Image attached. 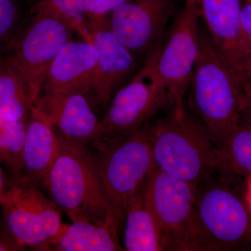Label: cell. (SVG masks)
<instances>
[{
    "label": "cell",
    "mask_w": 251,
    "mask_h": 251,
    "mask_svg": "<svg viewBox=\"0 0 251 251\" xmlns=\"http://www.w3.org/2000/svg\"><path fill=\"white\" fill-rule=\"evenodd\" d=\"M154 166L167 174L197 186L220 173H231L219 144L201 120L173 108L150 123Z\"/></svg>",
    "instance_id": "obj_1"
},
{
    "label": "cell",
    "mask_w": 251,
    "mask_h": 251,
    "mask_svg": "<svg viewBox=\"0 0 251 251\" xmlns=\"http://www.w3.org/2000/svg\"><path fill=\"white\" fill-rule=\"evenodd\" d=\"M235 176L217 173L196 186L194 221L200 251H251V207Z\"/></svg>",
    "instance_id": "obj_2"
},
{
    "label": "cell",
    "mask_w": 251,
    "mask_h": 251,
    "mask_svg": "<svg viewBox=\"0 0 251 251\" xmlns=\"http://www.w3.org/2000/svg\"><path fill=\"white\" fill-rule=\"evenodd\" d=\"M199 49L192 73L189 105L219 144L239 124L242 87L211 39L205 25L200 22Z\"/></svg>",
    "instance_id": "obj_3"
},
{
    "label": "cell",
    "mask_w": 251,
    "mask_h": 251,
    "mask_svg": "<svg viewBox=\"0 0 251 251\" xmlns=\"http://www.w3.org/2000/svg\"><path fill=\"white\" fill-rule=\"evenodd\" d=\"M57 133L58 153L42 187L72 221L88 220L119 228L100 186L93 151Z\"/></svg>",
    "instance_id": "obj_4"
},
{
    "label": "cell",
    "mask_w": 251,
    "mask_h": 251,
    "mask_svg": "<svg viewBox=\"0 0 251 251\" xmlns=\"http://www.w3.org/2000/svg\"><path fill=\"white\" fill-rule=\"evenodd\" d=\"M100 186L119 228L130 200L154 168L150 123L126 136L92 145Z\"/></svg>",
    "instance_id": "obj_5"
},
{
    "label": "cell",
    "mask_w": 251,
    "mask_h": 251,
    "mask_svg": "<svg viewBox=\"0 0 251 251\" xmlns=\"http://www.w3.org/2000/svg\"><path fill=\"white\" fill-rule=\"evenodd\" d=\"M162 44L145 58L133 79L112 97L100 120L92 145L134 133L163 110L173 108L170 94L156 74V59Z\"/></svg>",
    "instance_id": "obj_6"
},
{
    "label": "cell",
    "mask_w": 251,
    "mask_h": 251,
    "mask_svg": "<svg viewBox=\"0 0 251 251\" xmlns=\"http://www.w3.org/2000/svg\"><path fill=\"white\" fill-rule=\"evenodd\" d=\"M35 183L22 175L6 178L0 206L8 228L29 250L51 251L64 224L61 210Z\"/></svg>",
    "instance_id": "obj_7"
},
{
    "label": "cell",
    "mask_w": 251,
    "mask_h": 251,
    "mask_svg": "<svg viewBox=\"0 0 251 251\" xmlns=\"http://www.w3.org/2000/svg\"><path fill=\"white\" fill-rule=\"evenodd\" d=\"M196 186L153 168L144 196L156 222L163 251H200L194 213Z\"/></svg>",
    "instance_id": "obj_8"
},
{
    "label": "cell",
    "mask_w": 251,
    "mask_h": 251,
    "mask_svg": "<svg viewBox=\"0 0 251 251\" xmlns=\"http://www.w3.org/2000/svg\"><path fill=\"white\" fill-rule=\"evenodd\" d=\"M74 31L59 14L48 8L37 7L25 18L5 52L27 79L34 102L42 90L50 66L63 46L72 40Z\"/></svg>",
    "instance_id": "obj_9"
},
{
    "label": "cell",
    "mask_w": 251,
    "mask_h": 251,
    "mask_svg": "<svg viewBox=\"0 0 251 251\" xmlns=\"http://www.w3.org/2000/svg\"><path fill=\"white\" fill-rule=\"evenodd\" d=\"M201 18V0L185 1L175 16L156 59L157 77L168 91L173 110L178 114L186 110L184 98L197 60Z\"/></svg>",
    "instance_id": "obj_10"
},
{
    "label": "cell",
    "mask_w": 251,
    "mask_h": 251,
    "mask_svg": "<svg viewBox=\"0 0 251 251\" xmlns=\"http://www.w3.org/2000/svg\"><path fill=\"white\" fill-rule=\"evenodd\" d=\"M90 41L97 52L90 97L104 111L115 93L139 72L144 59L135 56L117 39L106 17L89 21Z\"/></svg>",
    "instance_id": "obj_11"
},
{
    "label": "cell",
    "mask_w": 251,
    "mask_h": 251,
    "mask_svg": "<svg viewBox=\"0 0 251 251\" xmlns=\"http://www.w3.org/2000/svg\"><path fill=\"white\" fill-rule=\"evenodd\" d=\"M175 13L174 0H130L107 16L120 42L144 59L163 41L167 23Z\"/></svg>",
    "instance_id": "obj_12"
},
{
    "label": "cell",
    "mask_w": 251,
    "mask_h": 251,
    "mask_svg": "<svg viewBox=\"0 0 251 251\" xmlns=\"http://www.w3.org/2000/svg\"><path fill=\"white\" fill-rule=\"evenodd\" d=\"M92 99L84 92L42 90L34 106L49 120L59 134L89 147L97 138L99 119Z\"/></svg>",
    "instance_id": "obj_13"
},
{
    "label": "cell",
    "mask_w": 251,
    "mask_h": 251,
    "mask_svg": "<svg viewBox=\"0 0 251 251\" xmlns=\"http://www.w3.org/2000/svg\"><path fill=\"white\" fill-rule=\"evenodd\" d=\"M242 0H201V16L211 39L242 87L248 79L244 64Z\"/></svg>",
    "instance_id": "obj_14"
},
{
    "label": "cell",
    "mask_w": 251,
    "mask_h": 251,
    "mask_svg": "<svg viewBox=\"0 0 251 251\" xmlns=\"http://www.w3.org/2000/svg\"><path fill=\"white\" fill-rule=\"evenodd\" d=\"M97 59L90 41H68L50 66L42 90L78 91L90 96Z\"/></svg>",
    "instance_id": "obj_15"
},
{
    "label": "cell",
    "mask_w": 251,
    "mask_h": 251,
    "mask_svg": "<svg viewBox=\"0 0 251 251\" xmlns=\"http://www.w3.org/2000/svg\"><path fill=\"white\" fill-rule=\"evenodd\" d=\"M59 148L58 133L41 112L33 106L26 126L20 175L42 186Z\"/></svg>",
    "instance_id": "obj_16"
},
{
    "label": "cell",
    "mask_w": 251,
    "mask_h": 251,
    "mask_svg": "<svg viewBox=\"0 0 251 251\" xmlns=\"http://www.w3.org/2000/svg\"><path fill=\"white\" fill-rule=\"evenodd\" d=\"M64 224L51 245L56 251H125L115 225L78 219Z\"/></svg>",
    "instance_id": "obj_17"
},
{
    "label": "cell",
    "mask_w": 251,
    "mask_h": 251,
    "mask_svg": "<svg viewBox=\"0 0 251 251\" xmlns=\"http://www.w3.org/2000/svg\"><path fill=\"white\" fill-rule=\"evenodd\" d=\"M34 103L25 76L7 54H0V117L8 121H27Z\"/></svg>",
    "instance_id": "obj_18"
},
{
    "label": "cell",
    "mask_w": 251,
    "mask_h": 251,
    "mask_svg": "<svg viewBox=\"0 0 251 251\" xmlns=\"http://www.w3.org/2000/svg\"><path fill=\"white\" fill-rule=\"evenodd\" d=\"M125 251H163L161 238L145 196L143 185L125 211Z\"/></svg>",
    "instance_id": "obj_19"
},
{
    "label": "cell",
    "mask_w": 251,
    "mask_h": 251,
    "mask_svg": "<svg viewBox=\"0 0 251 251\" xmlns=\"http://www.w3.org/2000/svg\"><path fill=\"white\" fill-rule=\"evenodd\" d=\"M229 171L251 176V129L238 124L219 143Z\"/></svg>",
    "instance_id": "obj_20"
},
{
    "label": "cell",
    "mask_w": 251,
    "mask_h": 251,
    "mask_svg": "<svg viewBox=\"0 0 251 251\" xmlns=\"http://www.w3.org/2000/svg\"><path fill=\"white\" fill-rule=\"evenodd\" d=\"M27 121L11 122L0 117V164L10 175L21 174Z\"/></svg>",
    "instance_id": "obj_21"
},
{
    "label": "cell",
    "mask_w": 251,
    "mask_h": 251,
    "mask_svg": "<svg viewBox=\"0 0 251 251\" xmlns=\"http://www.w3.org/2000/svg\"><path fill=\"white\" fill-rule=\"evenodd\" d=\"M30 11L37 7H46L62 16L82 39L90 41L86 22L84 0H25Z\"/></svg>",
    "instance_id": "obj_22"
},
{
    "label": "cell",
    "mask_w": 251,
    "mask_h": 251,
    "mask_svg": "<svg viewBox=\"0 0 251 251\" xmlns=\"http://www.w3.org/2000/svg\"><path fill=\"white\" fill-rule=\"evenodd\" d=\"M25 18L21 16L14 0H0V54L6 52Z\"/></svg>",
    "instance_id": "obj_23"
},
{
    "label": "cell",
    "mask_w": 251,
    "mask_h": 251,
    "mask_svg": "<svg viewBox=\"0 0 251 251\" xmlns=\"http://www.w3.org/2000/svg\"><path fill=\"white\" fill-rule=\"evenodd\" d=\"M130 0H84L86 18L89 21L108 16L114 9Z\"/></svg>",
    "instance_id": "obj_24"
},
{
    "label": "cell",
    "mask_w": 251,
    "mask_h": 251,
    "mask_svg": "<svg viewBox=\"0 0 251 251\" xmlns=\"http://www.w3.org/2000/svg\"><path fill=\"white\" fill-rule=\"evenodd\" d=\"M244 64L248 79L251 78V4H244L241 12Z\"/></svg>",
    "instance_id": "obj_25"
},
{
    "label": "cell",
    "mask_w": 251,
    "mask_h": 251,
    "mask_svg": "<svg viewBox=\"0 0 251 251\" xmlns=\"http://www.w3.org/2000/svg\"><path fill=\"white\" fill-rule=\"evenodd\" d=\"M11 233L4 221L0 224V251H29Z\"/></svg>",
    "instance_id": "obj_26"
},
{
    "label": "cell",
    "mask_w": 251,
    "mask_h": 251,
    "mask_svg": "<svg viewBox=\"0 0 251 251\" xmlns=\"http://www.w3.org/2000/svg\"><path fill=\"white\" fill-rule=\"evenodd\" d=\"M242 103L239 124L251 129V78L242 87Z\"/></svg>",
    "instance_id": "obj_27"
},
{
    "label": "cell",
    "mask_w": 251,
    "mask_h": 251,
    "mask_svg": "<svg viewBox=\"0 0 251 251\" xmlns=\"http://www.w3.org/2000/svg\"><path fill=\"white\" fill-rule=\"evenodd\" d=\"M6 178H7V176L5 175L2 167H1V164H0V202H1V196H2L5 184H6Z\"/></svg>",
    "instance_id": "obj_28"
},
{
    "label": "cell",
    "mask_w": 251,
    "mask_h": 251,
    "mask_svg": "<svg viewBox=\"0 0 251 251\" xmlns=\"http://www.w3.org/2000/svg\"><path fill=\"white\" fill-rule=\"evenodd\" d=\"M248 200H249V204L251 207V187L249 188V193H248Z\"/></svg>",
    "instance_id": "obj_29"
},
{
    "label": "cell",
    "mask_w": 251,
    "mask_h": 251,
    "mask_svg": "<svg viewBox=\"0 0 251 251\" xmlns=\"http://www.w3.org/2000/svg\"><path fill=\"white\" fill-rule=\"evenodd\" d=\"M242 1H244V4H251V0H242Z\"/></svg>",
    "instance_id": "obj_30"
},
{
    "label": "cell",
    "mask_w": 251,
    "mask_h": 251,
    "mask_svg": "<svg viewBox=\"0 0 251 251\" xmlns=\"http://www.w3.org/2000/svg\"><path fill=\"white\" fill-rule=\"evenodd\" d=\"M184 1H186V0H184Z\"/></svg>",
    "instance_id": "obj_31"
}]
</instances>
